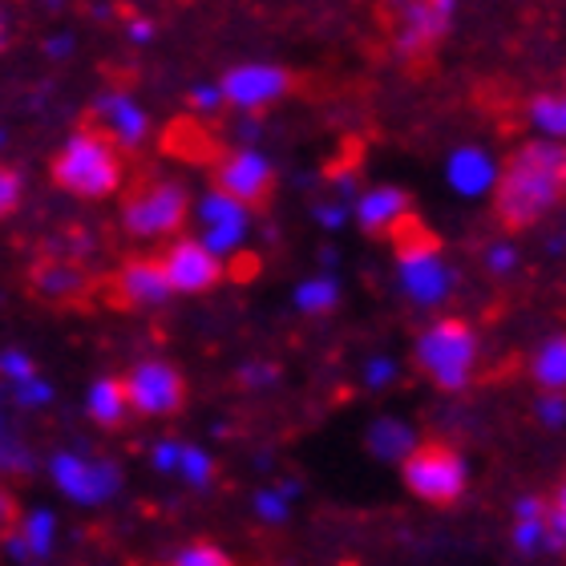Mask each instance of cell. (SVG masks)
Instances as JSON below:
<instances>
[{
	"label": "cell",
	"mask_w": 566,
	"mask_h": 566,
	"mask_svg": "<svg viewBox=\"0 0 566 566\" xmlns=\"http://www.w3.org/2000/svg\"><path fill=\"white\" fill-rule=\"evenodd\" d=\"M409 0H385V12H397V9H405Z\"/></svg>",
	"instance_id": "obj_29"
},
{
	"label": "cell",
	"mask_w": 566,
	"mask_h": 566,
	"mask_svg": "<svg viewBox=\"0 0 566 566\" xmlns=\"http://www.w3.org/2000/svg\"><path fill=\"white\" fill-rule=\"evenodd\" d=\"M526 380L534 385L538 397L563 401L566 397V336L563 332L534 348L531 360H526Z\"/></svg>",
	"instance_id": "obj_17"
},
{
	"label": "cell",
	"mask_w": 566,
	"mask_h": 566,
	"mask_svg": "<svg viewBox=\"0 0 566 566\" xmlns=\"http://www.w3.org/2000/svg\"><path fill=\"white\" fill-rule=\"evenodd\" d=\"M49 178L57 190L82 202H102L126 187V158L114 142L94 126L73 130L49 158Z\"/></svg>",
	"instance_id": "obj_2"
},
{
	"label": "cell",
	"mask_w": 566,
	"mask_h": 566,
	"mask_svg": "<svg viewBox=\"0 0 566 566\" xmlns=\"http://www.w3.org/2000/svg\"><path fill=\"white\" fill-rule=\"evenodd\" d=\"M102 292V283L77 255L49 251L29 268V295L49 307H85Z\"/></svg>",
	"instance_id": "obj_9"
},
{
	"label": "cell",
	"mask_w": 566,
	"mask_h": 566,
	"mask_svg": "<svg viewBox=\"0 0 566 566\" xmlns=\"http://www.w3.org/2000/svg\"><path fill=\"white\" fill-rule=\"evenodd\" d=\"M158 566H239V563L227 546L211 543V538H190V543H182L175 555H166Z\"/></svg>",
	"instance_id": "obj_19"
},
{
	"label": "cell",
	"mask_w": 566,
	"mask_h": 566,
	"mask_svg": "<svg viewBox=\"0 0 566 566\" xmlns=\"http://www.w3.org/2000/svg\"><path fill=\"white\" fill-rule=\"evenodd\" d=\"M126 392H130V409L138 421H166V417H178L190 401V380L182 377V368L175 360H163V356H146V360H134L126 373Z\"/></svg>",
	"instance_id": "obj_7"
},
{
	"label": "cell",
	"mask_w": 566,
	"mask_h": 566,
	"mask_svg": "<svg viewBox=\"0 0 566 566\" xmlns=\"http://www.w3.org/2000/svg\"><path fill=\"white\" fill-rule=\"evenodd\" d=\"M280 175L260 150H223L211 163V190L231 199L243 214H263L275 202Z\"/></svg>",
	"instance_id": "obj_6"
},
{
	"label": "cell",
	"mask_w": 566,
	"mask_h": 566,
	"mask_svg": "<svg viewBox=\"0 0 566 566\" xmlns=\"http://www.w3.org/2000/svg\"><path fill=\"white\" fill-rule=\"evenodd\" d=\"M563 558H566V546H563Z\"/></svg>",
	"instance_id": "obj_31"
},
{
	"label": "cell",
	"mask_w": 566,
	"mask_h": 566,
	"mask_svg": "<svg viewBox=\"0 0 566 566\" xmlns=\"http://www.w3.org/2000/svg\"><path fill=\"white\" fill-rule=\"evenodd\" d=\"M478 360H482V340L478 328L461 316H437L424 324L413 344V368L417 377L429 380L437 392L458 397L478 377Z\"/></svg>",
	"instance_id": "obj_3"
},
{
	"label": "cell",
	"mask_w": 566,
	"mask_h": 566,
	"mask_svg": "<svg viewBox=\"0 0 566 566\" xmlns=\"http://www.w3.org/2000/svg\"><path fill=\"white\" fill-rule=\"evenodd\" d=\"M409 211H417V202L405 187H373L356 199V227L368 239H385Z\"/></svg>",
	"instance_id": "obj_14"
},
{
	"label": "cell",
	"mask_w": 566,
	"mask_h": 566,
	"mask_svg": "<svg viewBox=\"0 0 566 566\" xmlns=\"http://www.w3.org/2000/svg\"><path fill=\"white\" fill-rule=\"evenodd\" d=\"M12 41V21H9V12H4V4H0V53L9 49Z\"/></svg>",
	"instance_id": "obj_28"
},
{
	"label": "cell",
	"mask_w": 566,
	"mask_h": 566,
	"mask_svg": "<svg viewBox=\"0 0 566 566\" xmlns=\"http://www.w3.org/2000/svg\"><path fill=\"white\" fill-rule=\"evenodd\" d=\"M126 36H130L134 45H150L154 36H158V29H154L150 17H130V21H126Z\"/></svg>",
	"instance_id": "obj_26"
},
{
	"label": "cell",
	"mask_w": 566,
	"mask_h": 566,
	"mask_svg": "<svg viewBox=\"0 0 566 566\" xmlns=\"http://www.w3.org/2000/svg\"><path fill=\"white\" fill-rule=\"evenodd\" d=\"M21 202H24V175L17 166L0 163V223L21 211Z\"/></svg>",
	"instance_id": "obj_22"
},
{
	"label": "cell",
	"mask_w": 566,
	"mask_h": 566,
	"mask_svg": "<svg viewBox=\"0 0 566 566\" xmlns=\"http://www.w3.org/2000/svg\"><path fill=\"white\" fill-rule=\"evenodd\" d=\"M187 102L199 109V114H207V118L223 109V94H219V85H195V90L187 94Z\"/></svg>",
	"instance_id": "obj_24"
},
{
	"label": "cell",
	"mask_w": 566,
	"mask_h": 566,
	"mask_svg": "<svg viewBox=\"0 0 566 566\" xmlns=\"http://www.w3.org/2000/svg\"><path fill=\"white\" fill-rule=\"evenodd\" d=\"M90 114H94L90 126L106 134L122 154L138 150V146H146V138H150V114H146L138 97L126 94V90H102V94L94 97V109H90Z\"/></svg>",
	"instance_id": "obj_13"
},
{
	"label": "cell",
	"mask_w": 566,
	"mask_h": 566,
	"mask_svg": "<svg viewBox=\"0 0 566 566\" xmlns=\"http://www.w3.org/2000/svg\"><path fill=\"white\" fill-rule=\"evenodd\" d=\"M295 77L292 70H283V65H268V61H251V65H231V70L219 77V94H223V106L231 109H243V114H263V109H272L275 102L295 94Z\"/></svg>",
	"instance_id": "obj_8"
},
{
	"label": "cell",
	"mask_w": 566,
	"mask_h": 566,
	"mask_svg": "<svg viewBox=\"0 0 566 566\" xmlns=\"http://www.w3.org/2000/svg\"><path fill=\"white\" fill-rule=\"evenodd\" d=\"M538 522L558 546H566V473L538 497Z\"/></svg>",
	"instance_id": "obj_21"
},
{
	"label": "cell",
	"mask_w": 566,
	"mask_h": 566,
	"mask_svg": "<svg viewBox=\"0 0 566 566\" xmlns=\"http://www.w3.org/2000/svg\"><path fill=\"white\" fill-rule=\"evenodd\" d=\"M163 275L175 295H207L227 280V263L219 251H211L202 239L178 235L158 251Z\"/></svg>",
	"instance_id": "obj_11"
},
{
	"label": "cell",
	"mask_w": 566,
	"mask_h": 566,
	"mask_svg": "<svg viewBox=\"0 0 566 566\" xmlns=\"http://www.w3.org/2000/svg\"><path fill=\"white\" fill-rule=\"evenodd\" d=\"M195 202L190 190L175 178H142L122 195L118 223L130 239H146V243H170L187 231Z\"/></svg>",
	"instance_id": "obj_5"
},
{
	"label": "cell",
	"mask_w": 566,
	"mask_h": 566,
	"mask_svg": "<svg viewBox=\"0 0 566 566\" xmlns=\"http://www.w3.org/2000/svg\"><path fill=\"white\" fill-rule=\"evenodd\" d=\"M490 211L506 235H522L566 202V142L531 138L497 166Z\"/></svg>",
	"instance_id": "obj_1"
},
{
	"label": "cell",
	"mask_w": 566,
	"mask_h": 566,
	"mask_svg": "<svg viewBox=\"0 0 566 566\" xmlns=\"http://www.w3.org/2000/svg\"><path fill=\"white\" fill-rule=\"evenodd\" d=\"M24 526V510H21V497L12 494V490H4L0 485V543H9V538H17Z\"/></svg>",
	"instance_id": "obj_23"
},
{
	"label": "cell",
	"mask_w": 566,
	"mask_h": 566,
	"mask_svg": "<svg viewBox=\"0 0 566 566\" xmlns=\"http://www.w3.org/2000/svg\"><path fill=\"white\" fill-rule=\"evenodd\" d=\"M531 122L546 138H566V90H543V94L531 97V106H526Z\"/></svg>",
	"instance_id": "obj_18"
},
{
	"label": "cell",
	"mask_w": 566,
	"mask_h": 566,
	"mask_svg": "<svg viewBox=\"0 0 566 566\" xmlns=\"http://www.w3.org/2000/svg\"><path fill=\"white\" fill-rule=\"evenodd\" d=\"M453 24V0H409L405 9L389 12L392 53L401 61H424Z\"/></svg>",
	"instance_id": "obj_10"
},
{
	"label": "cell",
	"mask_w": 566,
	"mask_h": 566,
	"mask_svg": "<svg viewBox=\"0 0 566 566\" xmlns=\"http://www.w3.org/2000/svg\"><path fill=\"white\" fill-rule=\"evenodd\" d=\"M4 142H9V134H4V130H0V150H4Z\"/></svg>",
	"instance_id": "obj_30"
},
{
	"label": "cell",
	"mask_w": 566,
	"mask_h": 566,
	"mask_svg": "<svg viewBox=\"0 0 566 566\" xmlns=\"http://www.w3.org/2000/svg\"><path fill=\"white\" fill-rule=\"evenodd\" d=\"M85 413H90V421H94L102 433H126V429L138 421L122 377H97L94 385H90V397H85Z\"/></svg>",
	"instance_id": "obj_15"
},
{
	"label": "cell",
	"mask_w": 566,
	"mask_h": 566,
	"mask_svg": "<svg viewBox=\"0 0 566 566\" xmlns=\"http://www.w3.org/2000/svg\"><path fill=\"white\" fill-rule=\"evenodd\" d=\"M385 239H389L392 255H397V263H401L405 272H409V268H421V263L441 260V235H437L417 211L405 214L401 223H392V231Z\"/></svg>",
	"instance_id": "obj_16"
},
{
	"label": "cell",
	"mask_w": 566,
	"mask_h": 566,
	"mask_svg": "<svg viewBox=\"0 0 566 566\" xmlns=\"http://www.w3.org/2000/svg\"><path fill=\"white\" fill-rule=\"evenodd\" d=\"M73 49H77V36L73 33H49L45 41H41V53H45L49 61H70Z\"/></svg>",
	"instance_id": "obj_25"
},
{
	"label": "cell",
	"mask_w": 566,
	"mask_h": 566,
	"mask_svg": "<svg viewBox=\"0 0 566 566\" xmlns=\"http://www.w3.org/2000/svg\"><path fill=\"white\" fill-rule=\"evenodd\" d=\"M401 485L429 510H453L470 494V465L446 437H421L401 458Z\"/></svg>",
	"instance_id": "obj_4"
},
{
	"label": "cell",
	"mask_w": 566,
	"mask_h": 566,
	"mask_svg": "<svg viewBox=\"0 0 566 566\" xmlns=\"http://www.w3.org/2000/svg\"><path fill=\"white\" fill-rule=\"evenodd\" d=\"M304 304L307 307H328L332 304L328 283H312V287H304Z\"/></svg>",
	"instance_id": "obj_27"
},
{
	"label": "cell",
	"mask_w": 566,
	"mask_h": 566,
	"mask_svg": "<svg viewBox=\"0 0 566 566\" xmlns=\"http://www.w3.org/2000/svg\"><path fill=\"white\" fill-rule=\"evenodd\" d=\"M449 178H453L461 190H482V187H494L497 170L490 166V158H485L482 150H461L458 158H453V166H449Z\"/></svg>",
	"instance_id": "obj_20"
},
{
	"label": "cell",
	"mask_w": 566,
	"mask_h": 566,
	"mask_svg": "<svg viewBox=\"0 0 566 566\" xmlns=\"http://www.w3.org/2000/svg\"><path fill=\"white\" fill-rule=\"evenodd\" d=\"M102 295L118 312H154V307H163L175 292L166 283L158 255H130V260H122L109 272V280L102 283Z\"/></svg>",
	"instance_id": "obj_12"
}]
</instances>
